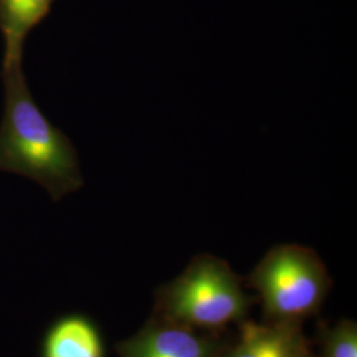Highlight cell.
<instances>
[{
  "mask_svg": "<svg viewBox=\"0 0 357 357\" xmlns=\"http://www.w3.org/2000/svg\"><path fill=\"white\" fill-rule=\"evenodd\" d=\"M121 357H216L217 345L191 327L165 319L118 345Z\"/></svg>",
  "mask_w": 357,
  "mask_h": 357,
  "instance_id": "277c9868",
  "label": "cell"
},
{
  "mask_svg": "<svg viewBox=\"0 0 357 357\" xmlns=\"http://www.w3.org/2000/svg\"><path fill=\"white\" fill-rule=\"evenodd\" d=\"M53 0H0V29L4 36L3 66L23 57L26 33L48 13Z\"/></svg>",
  "mask_w": 357,
  "mask_h": 357,
  "instance_id": "8992f818",
  "label": "cell"
},
{
  "mask_svg": "<svg viewBox=\"0 0 357 357\" xmlns=\"http://www.w3.org/2000/svg\"><path fill=\"white\" fill-rule=\"evenodd\" d=\"M43 357H103L101 336L84 317H66L48 332Z\"/></svg>",
  "mask_w": 357,
  "mask_h": 357,
  "instance_id": "52a82bcc",
  "label": "cell"
},
{
  "mask_svg": "<svg viewBox=\"0 0 357 357\" xmlns=\"http://www.w3.org/2000/svg\"><path fill=\"white\" fill-rule=\"evenodd\" d=\"M298 323H245L238 342L227 357H310Z\"/></svg>",
  "mask_w": 357,
  "mask_h": 357,
  "instance_id": "5b68a950",
  "label": "cell"
},
{
  "mask_svg": "<svg viewBox=\"0 0 357 357\" xmlns=\"http://www.w3.org/2000/svg\"><path fill=\"white\" fill-rule=\"evenodd\" d=\"M6 106L0 126V171L35 180L59 200L82 185L76 151L68 137L33 101L22 61L3 66Z\"/></svg>",
  "mask_w": 357,
  "mask_h": 357,
  "instance_id": "6da1fadb",
  "label": "cell"
},
{
  "mask_svg": "<svg viewBox=\"0 0 357 357\" xmlns=\"http://www.w3.org/2000/svg\"><path fill=\"white\" fill-rule=\"evenodd\" d=\"M160 307L168 321L217 330L243 319L248 299L224 261L200 255L163 290Z\"/></svg>",
  "mask_w": 357,
  "mask_h": 357,
  "instance_id": "7a4b0ae2",
  "label": "cell"
},
{
  "mask_svg": "<svg viewBox=\"0 0 357 357\" xmlns=\"http://www.w3.org/2000/svg\"><path fill=\"white\" fill-rule=\"evenodd\" d=\"M268 318L298 323L318 311L330 278L317 253L301 245L273 248L252 274Z\"/></svg>",
  "mask_w": 357,
  "mask_h": 357,
  "instance_id": "3957f363",
  "label": "cell"
},
{
  "mask_svg": "<svg viewBox=\"0 0 357 357\" xmlns=\"http://www.w3.org/2000/svg\"><path fill=\"white\" fill-rule=\"evenodd\" d=\"M310 357H311V356H310Z\"/></svg>",
  "mask_w": 357,
  "mask_h": 357,
  "instance_id": "9c48e42d",
  "label": "cell"
},
{
  "mask_svg": "<svg viewBox=\"0 0 357 357\" xmlns=\"http://www.w3.org/2000/svg\"><path fill=\"white\" fill-rule=\"evenodd\" d=\"M323 357H357V328L352 321H340L321 333Z\"/></svg>",
  "mask_w": 357,
  "mask_h": 357,
  "instance_id": "ba28073f",
  "label": "cell"
}]
</instances>
